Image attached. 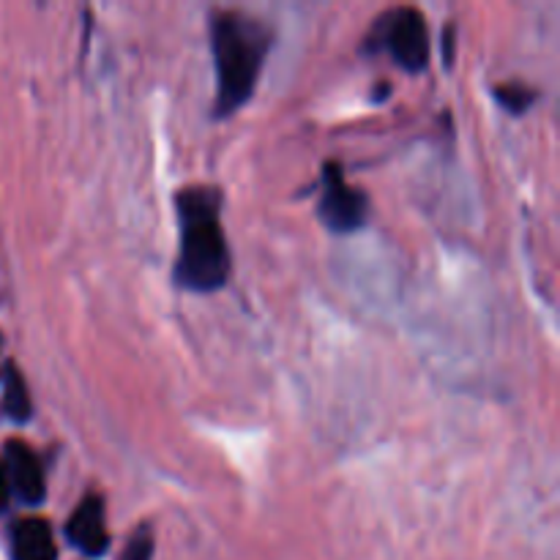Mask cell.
<instances>
[{
    "label": "cell",
    "mask_w": 560,
    "mask_h": 560,
    "mask_svg": "<svg viewBox=\"0 0 560 560\" xmlns=\"http://www.w3.org/2000/svg\"><path fill=\"white\" fill-rule=\"evenodd\" d=\"M175 208L180 228L175 282L191 293L224 288L230 277V249L219 222L222 195L213 186H186L175 195Z\"/></svg>",
    "instance_id": "obj_1"
},
{
    "label": "cell",
    "mask_w": 560,
    "mask_h": 560,
    "mask_svg": "<svg viewBox=\"0 0 560 560\" xmlns=\"http://www.w3.org/2000/svg\"><path fill=\"white\" fill-rule=\"evenodd\" d=\"M271 44L273 27L260 16L233 9L213 11L211 47L217 63V118H228L249 102Z\"/></svg>",
    "instance_id": "obj_2"
},
{
    "label": "cell",
    "mask_w": 560,
    "mask_h": 560,
    "mask_svg": "<svg viewBox=\"0 0 560 560\" xmlns=\"http://www.w3.org/2000/svg\"><path fill=\"white\" fill-rule=\"evenodd\" d=\"M366 49H388L402 69L421 71L430 60V36L427 20L416 9L388 11L377 20L375 31L366 38Z\"/></svg>",
    "instance_id": "obj_3"
},
{
    "label": "cell",
    "mask_w": 560,
    "mask_h": 560,
    "mask_svg": "<svg viewBox=\"0 0 560 560\" xmlns=\"http://www.w3.org/2000/svg\"><path fill=\"white\" fill-rule=\"evenodd\" d=\"M317 213H320L323 224L334 233H350V230H359L364 224L366 197L353 186H348V180L342 178V170L334 162L323 167V195Z\"/></svg>",
    "instance_id": "obj_4"
},
{
    "label": "cell",
    "mask_w": 560,
    "mask_h": 560,
    "mask_svg": "<svg viewBox=\"0 0 560 560\" xmlns=\"http://www.w3.org/2000/svg\"><path fill=\"white\" fill-rule=\"evenodd\" d=\"M3 468L9 476V487L25 506H38L47 495L42 459L36 457L27 443L9 441L3 448Z\"/></svg>",
    "instance_id": "obj_5"
},
{
    "label": "cell",
    "mask_w": 560,
    "mask_h": 560,
    "mask_svg": "<svg viewBox=\"0 0 560 560\" xmlns=\"http://www.w3.org/2000/svg\"><path fill=\"white\" fill-rule=\"evenodd\" d=\"M66 539L85 556L98 558L109 550V534L104 525V501L85 495L66 523Z\"/></svg>",
    "instance_id": "obj_6"
},
{
    "label": "cell",
    "mask_w": 560,
    "mask_h": 560,
    "mask_svg": "<svg viewBox=\"0 0 560 560\" xmlns=\"http://www.w3.org/2000/svg\"><path fill=\"white\" fill-rule=\"evenodd\" d=\"M11 558L14 560H58L52 530L44 520H20L11 530Z\"/></svg>",
    "instance_id": "obj_7"
},
{
    "label": "cell",
    "mask_w": 560,
    "mask_h": 560,
    "mask_svg": "<svg viewBox=\"0 0 560 560\" xmlns=\"http://www.w3.org/2000/svg\"><path fill=\"white\" fill-rule=\"evenodd\" d=\"M3 413L11 421H27L33 413L31 394H27L25 377L16 370V364H5L3 372Z\"/></svg>",
    "instance_id": "obj_8"
},
{
    "label": "cell",
    "mask_w": 560,
    "mask_h": 560,
    "mask_svg": "<svg viewBox=\"0 0 560 560\" xmlns=\"http://www.w3.org/2000/svg\"><path fill=\"white\" fill-rule=\"evenodd\" d=\"M495 98L501 102V107L509 109V113L520 115L536 102V91H530V88L525 85H498Z\"/></svg>",
    "instance_id": "obj_9"
},
{
    "label": "cell",
    "mask_w": 560,
    "mask_h": 560,
    "mask_svg": "<svg viewBox=\"0 0 560 560\" xmlns=\"http://www.w3.org/2000/svg\"><path fill=\"white\" fill-rule=\"evenodd\" d=\"M153 558V534L148 525L137 528V534L129 539L124 558L120 560H151Z\"/></svg>",
    "instance_id": "obj_10"
},
{
    "label": "cell",
    "mask_w": 560,
    "mask_h": 560,
    "mask_svg": "<svg viewBox=\"0 0 560 560\" xmlns=\"http://www.w3.org/2000/svg\"><path fill=\"white\" fill-rule=\"evenodd\" d=\"M443 60H446V66L452 69V63H454V25H448L446 33H443Z\"/></svg>",
    "instance_id": "obj_11"
},
{
    "label": "cell",
    "mask_w": 560,
    "mask_h": 560,
    "mask_svg": "<svg viewBox=\"0 0 560 560\" xmlns=\"http://www.w3.org/2000/svg\"><path fill=\"white\" fill-rule=\"evenodd\" d=\"M9 498H11L9 476H5L3 459H0V514H3V512H5V506H9Z\"/></svg>",
    "instance_id": "obj_12"
}]
</instances>
